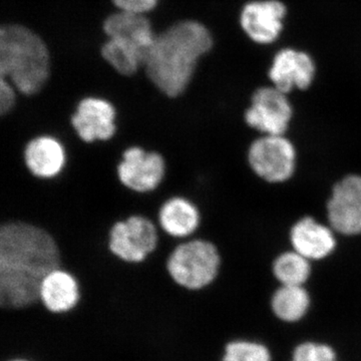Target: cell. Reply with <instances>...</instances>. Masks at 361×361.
Returning a JSON list of instances; mask_svg holds the SVG:
<instances>
[{
	"label": "cell",
	"instance_id": "obj_1",
	"mask_svg": "<svg viewBox=\"0 0 361 361\" xmlns=\"http://www.w3.org/2000/svg\"><path fill=\"white\" fill-rule=\"evenodd\" d=\"M61 267V251L51 233L23 221L0 224V308L40 302L42 280Z\"/></svg>",
	"mask_w": 361,
	"mask_h": 361
},
{
	"label": "cell",
	"instance_id": "obj_2",
	"mask_svg": "<svg viewBox=\"0 0 361 361\" xmlns=\"http://www.w3.org/2000/svg\"><path fill=\"white\" fill-rule=\"evenodd\" d=\"M213 39L202 23L183 21L156 37L147 56L151 84L170 99L183 96L191 85L199 59L210 51Z\"/></svg>",
	"mask_w": 361,
	"mask_h": 361
},
{
	"label": "cell",
	"instance_id": "obj_3",
	"mask_svg": "<svg viewBox=\"0 0 361 361\" xmlns=\"http://www.w3.org/2000/svg\"><path fill=\"white\" fill-rule=\"evenodd\" d=\"M0 73L21 97L39 94L49 78V56L42 39L27 28L6 26L0 32Z\"/></svg>",
	"mask_w": 361,
	"mask_h": 361
},
{
	"label": "cell",
	"instance_id": "obj_4",
	"mask_svg": "<svg viewBox=\"0 0 361 361\" xmlns=\"http://www.w3.org/2000/svg\"><path fill=\"white\" fill-rule=\"evenodd\" d=\"M222 267V255L210 240H183L171 252L167 270L176 283L188 290L205 289L215 282Z\"/></svg>",
	"mask_w": 361,
	"mask_h": 361
},
{
	"label": "cell",
	"instance_id": "obj_5",
	"mask_svg": "<svg viewBox=\"0 0 361 361\" xmlns=\"http://www.w3.org/2000/svg\"><path fill=\"white\" fill-rule=\"evenodd\" d=\"M247 165L261 182L281 186L295 178L299 149L288 135H257L246 152Z\"/></svg>",
	"mask_w": 361,
	"mask_h": 361
},
{
	"label": "cell",
	"instance_id": "obj_6",
	"mask_svg": "<svg viewBox=\"0 0 361 361\" xmlns=\"http://www.w3.org/2000/svg\"><path fill=\"white\" fill-rule=\"evenodd\" d=\"M324 219L343 239L361 237V174L348 173L330 188Z\"/></svg>",
	"mask_w": 361,
	"mask_h": 361
},
{
	"label": "cell",
	"instance_id": "obj_7",
	"mask_svg": "<svg viewBox=\"0 0 361 361\" xmlns=\"http://www.w3.org/2000/svg\"><path fill=\"white\" fill-rule=\"evenodd\" d=\"M242 118L256 135H288L294 120V108L288 94L273 85L260 87L252 94Z\"/></svg>",
	"mask_w": 361,
	"mask_h": 361
},
{
	"label": "cell",
	"instance_id": "obj_8",
	"mask_svg": "<svg viewBox=\"0 0 361 361\" xmlns=\"http://www.w3.org/2000/svg\"><path fill=\"white\" fill-rule=\"evenodd\" d=\"M160 229L153 220L132 215L111 226L109 249L116 258L127 263L144 262L158 248Z\"/></svg>",
	"mask_w": 361,
	"mask_h": 361
},
{
	"label": "cell",
	"instance_id": "obj_9",
	"mask_svg": "<svg viewBox=\"0 0 361 361\" xmlns=\"http://www.w3.org/2000/svg\"><path fill=\"white\" fill-rule=\"evenodd\" d=\"M166 161L161 154L140 146L123 152L116 174L123 187L137 194H149L161 186L166 176Z\"/></svg>",
	"mask_w": 361,
	"mask_h": 361
},
{
	"label": "cell",
	"instance_id": "obj_10",
	"mask_svg": "<svg viewBox=\"0 0 361 361\" xmlns=\"http://www.w3.org/2000/svg\"><path fill=\"white\" fill-rule=\"evenodd\" d=\"M338 235L326 222L306 214L289 228V247L311 262L319 263L332 257L339 248Z\"/></svg>",
	"mask_w": 361,
	"mask_h": 361
},
{
	"label": "cell",
	"instance_id": "obj_11",
	"mask_svg": "<svg viewBox=\"0 0 361 361\" xmlns=\"http://www.w3.org/2000/svg\"><path fill=\"white\" fill-rule=\"evenodd\" d=\"M115 104L103 97L89 96L78 102L71 118V127L82 142H108L118 130Z\"/></svg>",
	"mask_w": 361,
	"mask_h": 361
},
{
	"label": "cell",
	"instance_id": "obj_12",
	"mask_svg": "<svg viewBox=\"0 0 361 361\" xmlns=\"http://www.w3.org/2000/svg\"><path fill=\"white\" fill-rule=\"evenodd\" d=\"M315 73V63L310 54L288 47L275 54L268 77L273 87L289 94L295 90L310 89Z\"/></svg>",
	"mask_w": 361,
	"mask_h": 361
},
{
	"label": "cell",
	"instance_id": "obj_13",
	"mask_svg": "<svg viewBox=\"0 0 361 361\" xmlns=\"http://www.w3.org/2000/svg\"><path fill=\"white\" fill-rule=\"evenodd\" d=\"M286 13V6L279 0H256L243 7L240 23L249 39L269 44L279 37Z\"/></svg>",
	"mask_w": 361,
	"mask_h": 361
},
{
	"label": "cell",
	"instance_id": "obj_14",
	"mask_svg": "<svg viewBox=\"0 0 361 361\" xmlns=\"http://www.w3.org/2000/svg\"><path fill=\"white\" fill-rule=\"evenodd\" d=\"M23 160L28 172L40 180H51L65 170L68 154L65 145L54 135H42L26 144Z\"/></svg>",
	"mask_w": 361,
	"mask_h": 361
},
{
	"label": "cell",
	"instance_id": "obj_15",
	"mask_svg": "<svg viewBox=\"0 0 361 361\" xmlns=\"http://www.w3.org/2000/svg\"><path fill=\"white\" fill-rule=\"evenodd\" d=\"M201 222L199 207L182 196L171 197L164 202L157 217V225L160 231L179 242L194 237Z\"/></svg>",
	"mask_w": 361,
	"mask_h": 361
},
{
	"label": "cell",
	"instance_id": "obj_16",
	"mask_svg": "<svg viewBox=\"0 0 361 361\" xmlns=\"http://www.w3.org/2000/svg\"><path fill=\"white\" fill-rule=\"evenodd\" d=\"M80 300V286L70 271L58 268L44 277L40 285L39 301L51 312H68Z\"/></svg>",
	"mask_w": 361,
	"mask_h": 361
},
{
	"label": "cell",
	"instance_id": "obj_17",
	"mask_svg": "<svg viewBox=\"0 0 361 361\" xmlns=\"http://www.w3.org/2000/svg\"><path fill=\"white\" fill-rule=\"evenodd\" d=\"M104 28L110 37L132 40L142 49L146 59L157 37L144 14L121 11L111 16L104 23Z\"/></svg>",
	"mask_w": 361,
	"mask_h": 361
},
{
	"label": "cell",
	"instance_id": "obj_18",
	"mask_svg": "<svg viewBox=\"0 0 361 361\" xmlns=\"http://www.w3.org/2000/svg\"><path fill=\"white\" fill-rule=\"evenodd\" d=\"M312 298L306 286L280 285L271 297V310L285 323L301 322L310 310Z\"/></svg>",
	"mask_w": 361,
	"mask_h": 361
},
{
	"label": "cell",
	"instance_id": "obj_19",
	"mask_svg": "<svg viewBox=\"0 0 361 361\" xmlns=\"http://www.w3.org/2000/svg\"><path fill=\"white\" fill-rule=\"evenodd\" d=\"M271 270L280 285L306 286L312 276L314 263L288 247L275 256Z\"/></svg>",
	"mask_w": 361,
	"mask_h": 361
},
{
	"label": "cell",
	"instance_id": "obj_20",
	"mask_svg": "<svg viewBox=\"0 0 361 361\" xmlns=\"http://www.w3.org/2000/svg\"><path fill=\"white\" fill-rule=\"evenodd\" d=\"M103 56L118 73L130 77L145 65L146 56L132 40L123 37H110L104 45Z\"/></svg>",
	"mask_w": 361,
	"mask_h": 361
},
{
	"label": "cell",
	"instance_id": "obj_21",
	"mask_svg": "<svg viewBox=\"0 0 361 361\" xmlns=\"http://www.w3.org/2000/svg\"><path fill=\"white\" fill-rule=\"evenodd\" d=\"M222 361H272V355L261 342L238 339L227 343Z\"/></svg>",
	"mask_w": 361,
	"mask_h": 361
},
{
	"label": "cell",
	"instance_id": "obj_22",
	"mask_svg": "<svg viewBox=\"0 0 361 361\" xmlns=\"http://www.w3.org/2000/svg\"><path fill=\"white\" fill-rule=\"evenodd\" d=\"M291 361H338V357L331 345L306 341L296 346Z\"/></svg>",
	"mask_w": 361,
	"mask_h": 361
},
{
	"label": "cell",
	"instance_id": "obj_23",
	"mask_svg": "<svg viewBox=\"0 0 361 361\" xmlns=\"http://www.w3.org/2000/svg\"><path fill=\"white\" fill-rule=\"evenodd\" d=\"M13 85L6 78L0 80V116L9 115L18 106L20 97Z\"/></svg>",
	"mask_w": 361,
	"mask_h": 361
},
{
	"label": "cell",
	"instance_id": "obj_24",
	"mask_svg": "<svg viewBox=\"0 0 361 361\" xmlns=\"http://www.w3.org/2000/svg\"><path fill=\"white\" fill-rule=\"evenodd\" d=\"M116 6L127 13L144 14L156 6L158 0H113Z\"/></svg>",
	"mask_w": 361,
	"mask_h": 361
},
{
	"label": "cell",
	"instance_id": "obj_25",
	"mask_svg": "<svg viewBox=\"0 0 361 361\" xmlns=\"http://www.w3.org/2000/svg\"><path fill=\"white\" fill-rule=\"evenodd\" d=\"M11 361H28V360H11Z\"/></svg>",
	"mask_w": 361,
	"mask_h": 361
}]
</instances>
